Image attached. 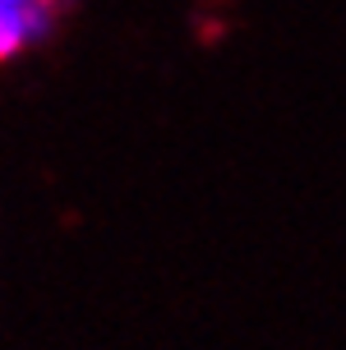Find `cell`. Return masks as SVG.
<instances>
[{"mask_svg": "<svg viewBox=\"0 0 346 350\" xmlns=\"http://www.w3.org/2000/svg\"><path fill=\"white\" fill-rule=\"evenodd\" d=\"M60 28V10L51 0H0V65L18 60Z\"/></svg>", "mask_w": 346, "mask_h": 350, "instance_id": "cell-1", "label": "cell"}, {"mask_svg": "<svg viewBox=\"0 0 346 350\" xmlns=\"http://www.w3.org/2000/svg\"><path fill=\"white\" fill-rule=\"evenodd\" d=\"M55 10H60V14H69V10H74V5H79V0H51Z\"/></svg>", "mask_w": 346, "mask_h": 350, "instance_id": "cell-2", "label": "cell"}]
</instances>
